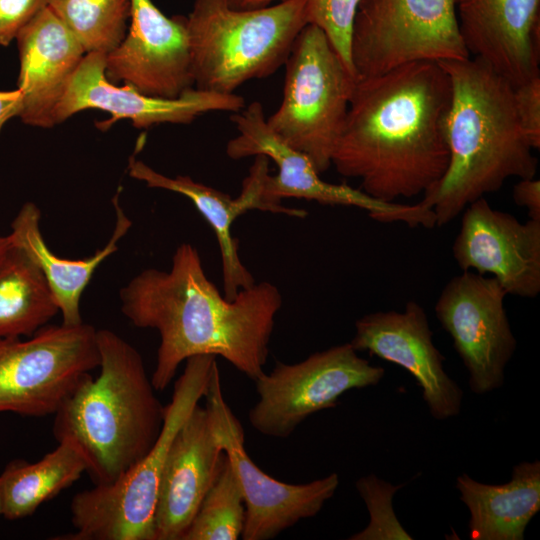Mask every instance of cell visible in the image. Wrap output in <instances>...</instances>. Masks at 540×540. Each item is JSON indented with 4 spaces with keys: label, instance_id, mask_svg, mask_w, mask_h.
Returning a JSON list of instances; mask_svg holds the SVG:
<instances>
[{
    "label": "cell",
    "instance_id": "2e32d148",
    "mask_svg": "<svg viewBox=\"0 0 540 540\" xmlns=\"http://www.w3.org/2000/svg\"><path fill=\"white\" fill-rule=\"evenodd\" d=\"M462 271L490 274L507 295L534 298L540 292V221L520 222L481 197L464 210L452 246Z\"/></svg>",
    "mask_w": 540,
    "mask_h": 540
},
{
    "label": "cell",
    "instance_id": "d6a6232c",
    "mask_svg": "<svg viewBox=\"0 0 540 540\" xmlns=\"http://www.w3.org/2000/svg\"><path fill=\"white\" fill-rule=\"evenodd\" d=\"M21 109L22 93L18 88L0 91V132L7 121L13 117H19Z\"/></svg>",
    "mask_w": 540,
    "mask_h": 540
},
{
    "label": "cell",
    "instance_id": "9c48e42d",
    "mask_svg": "<svg viewBox=\"0 0 540 540\" xmlns=\"http://www.w3.org/2000/svg\"><path fill=\"white\" fill-rule=\"evenodd\" d=\"M459 0H361L351 36L358 78L417 61L469 58L461 37Z\"/></svg>",
    "mask_w": 540,
    "mask_h": 540
},
{
    "label": "cell",
    "instance_id": "3957f363",
    "mask_svg": "<svg viewBox=\"0 0 540 540\" xmlns=\"http://www.w3.org/2000/svg\"><path fill=\"white\" fill-rule=\"evenodd\" d=\"M452 85L447 121L449 164L422 205L443 226L511 177L533 178L537 158L520 125L514 87L483 61H440Z\"/></svg>",
    "mask_w": 540,
    "mask_h": 540
},
{
    "label": "cell",
    "instance_id": "5b68a950",
    "mask_svg": "<svg viewBox=\"0 0 540 540\" xmlns=\"http://www.w3.org/2000/svg\"><path fill=\"white\" fill-rule=\"evenodd\" d=\"M308 24L307 0L240 10L226 0H195L186 16L194 87L232 94L273 75Z\"/></svg>",
    "mask_w": 540,
    "mask_h": 540
},
{
    "label": "cell",
    "instance_id": "d6986e66",
    "mask_svg": "<svg viewBox=\"0 0 540 540\" xmlns=\"http://www.w3.org/2000/svg\"><path fill=\"white\" fill-rule=\"evenodd\" d=\"M224 455L207 409L198 403L176 432L167 453L154 516L155 540L183 539Z\"/></svg>",
    "mask_w": 540,
    "mask_h": 540
},
{
    "label": "cell",
    "instance_id": "277c9868",
    "mask_svg": "<svg viewBox=\"0 0 540 540\" xmlns=\"http://www.w3.org/2000/svg\"><path fill=\"white\" fill-rule=\"evenodd\" d=\"M100 372L85 377L53 415L57 441L80 448L93 485H107L155 444L165 406L156 397L139 351L115 332L97 330Z\"/></svg>",
    "mask_w": 540,
    "mask_h": 540
},
{
    "label": "cell",
    "instance_id": "4dcf8cb0",
    "mask_svg": "<svg viewBox=\"0 0 540 540\" xmlns=\"http://www.w3.org/2000/svg\"><path fill=\"white\" fill-rule=\"evenodd\" d=\"M48 0H0V45L8 46Z\"/></svg>",
    "mask_w": 540,
    "mask_h": 540
},
{
    "label": "cell",
    "instance_id": "ac0fdd59",
    "mask_svg": "<svg viewBox=\"0 0 540 540\" xmlns=\"http://www.w3.org/2000/svg\"><path fill=\"white\" fill-rule=\"evenodd\" d=\"M457 16L470 57L513 87L540 75V0H459Z\"/></svg>",
    "mask_w": 540,
    "mask_h": 540
},
{
    "label": "cell",
    "instance_id": "8992f818",
    "mask_svg": "<svg viewBox=\"0 0 540 540\" xmlns=\"http://www.w3.org/2000/svg\"><path fill=\"white\" fill-rule=\"evenodd\" d=\"M185 362L151 450L114 482L75 494L70 505L74 531L55 539L155 540V509L170 444L204 397L217 365L216 356L209 354L195 355Z\"/></svg>",
    "mask_w": 540,
    "mask_h": 540
},
{
    "label": "cell",
    "instance_id": "ffe728a7",
    "mask_svg": "<svg viewBox=\"0 0 540 540\" xmlns=\"http://www.w3.org/2000/svg\"><path fill=\"white\" fill-rule=\"evenodd\" d=\"M243 180L240 194L232 198L228 194L193 180L190 176L163 175L134 156L129 158V175L150 188L164 189L187 197L211 226L215 233L222 264L223 295L234 300L242 289L254 285L255 279L239 255V241L233 237V222L249 210L267 211L262 195L264 176L269 172V160L257 155Z\"/></svg>",
    "mask_w": 540,
    "mask_h": 540
},
{
    "label": "cell",
    "instance_id": "7a4b0ae2",
    "mask_svg": "<svg viewBox=\"0 0 540 540\" xmlns=\"http://www.w3.org/2000/svg\"><path fill=\"white\" fill-rule=\"evenodd\" d=\"M119 296L121 311L134 326L160 335L151 376L156 391L167 388L179 365L195 355L220 356L253 381L264 373L282 306L276 285L255 283L228 300L206 275L198 250L182 243L169 270L141 271Z\"/></svg>",
    "mask_w": 540,
    "mask_h": 540
},
{
    "label": "cell",
    "instance_id": "f546056e",
    "mask_svg": "<svg viewBox=\"0 0 540 540\" xmlns=\"http://www.w3.org/2000/svg\"><path fill=\"white\" fill-rule=\"evenodd\" d=\"M516 113L533 149L540 148V75L514 87Z\"/></svg>",
    "mask_w": 540,
    "mask_h": 540
},
{
    "label": "cell",
    "instance_id": "ba28073f",
    "mask_svg": "<svg viewBox=\"0 0 540 540\" xmlns=\"http://www.w3.org/2000/svg\"><path fill=\"white\" fill-rule=\"evenodd\" d=\"M230 120L238 135L226 145L228 157L238 160L264 155L278 168L276 175L267 173L263 181V197L270 212L296 218L306 217L307 211L285 207L281 202L283 198H297L322 205L357 207L367 211L372 219L379 222H404L410 227L422 226L428 229L436 226L434 211L420 202L415 205L383 202L361 189L323 180L306 154L288 145L271 130L260 102H251L239 112L233 113Z\"/></svg>",
    "mask_w": 540,
    "mask_h": 540
},
{
    "label": "cell",
    "instance_id": "7c38bea8",
    "mask_svg": "<svg viewBox=\"0 0 540 540\" xmlns=\"http://www.w3.org/2000/svg\"><path fill=\"white\" fill-rule=\"evenodd\" d=\"M212 431L235 473L245 505L243 540H269L317 515L338 486L337 473L305 484L281 482L261 470L245 449L244 430L225 401L218 364L206 392Z\"/></svg>",
    "mask_w": 540,
    "mask_h": 540
},
{
    "label": "cell",
    "instance_id": "836d02e7",
    "mask_svg": "<svg viewBox=\"0 0 540 540\" xmlns=\"http://www.w3.org/2000/svg\"><path fill=\"white\" fill-rule=\"evenodd\" d=\"M234 9L247 10L266 7L285 0H226Z\"/></svg>",
    "mask_w": 540,
    "mask_h": 540
},
{
    "label": "cell",
    "instance_id": "d4e9b609",
    "mask_svg": "<svg viewBox=\"0 0 540 540\" xmlns=\"http://www.w3.org/2000/svg\"><path fill=\"white\" fill-rule=\"evenodd\" d=\"M58 312L43 273L13 244L0 264V338L30 337Z\"/></svg>",
    "mask_w": 540,
    "mask_h": 540
},
{
    "label": "cell",
    "instance_id": "4fadbf2b",
    "mask_svg": "<svg viewBox=\"0 0 540 540\" xmlns=\"http://www.w3.org/2000/svg\"><path fill=\"white\" fill-rule=\"evenodd\" d=\"M506 292L491 276L463 271L442 289L435 313L469 373V388L483 395L500 388L517 341L504 300Z\"/></svg>",
    "mask_w": 540,
    "mask_h": 540
},
{
    "label": "cell",
    "instance_id": "5bb4252c",
    "mask_svg": "<svg viewBox=\"0 0 540 540\" xmlns=\"http://www.w3.org/2000/svg\"><path fill=\"white\" fill-rule=\"evenodd\" d=\"M106 54L89 52L71 75L54 110L55 125L75 113L99 109L111 115L100 123L107 129L120 119L130 120L137 128H150L164 123L190 124L205 113L239 112L245 99L235 93L222 94L195 87L174 99L144 94L129 84L117 86L105 75Z\"/></svg>",
    "mask_w": 540,
    "mask_h": 540
},
{
    "label": "cell",
    "instance_id": "603a6c76",
    "mask_svg": "<svg viewBox=\"0 0 540 540\" xmlns=\"http://www.w3.org/2000/svg\"><path fill=\"white\" fill-rule=\"evenodd\" d=\"M460 500L469 510L471 540H523L540 510V462L513 466L504 484H485L463 473L456 479Z\"/></svg>",
    "mask_w": 540,
    "mask_h": 540
},
{
    "label": "cell",
    "instance_id": "cb8c5ba5",
    "mask_svg": "<svg viewBox=\"0 0 540 540\" xmlns=\"http://www.w3.org/2000/svg\"><path fill=\"white\" fill-rule=\"evenodd\" d=\"M86 472L78 445L61 439L57 447L36 462L14 460L0 474L2 516L18 520L33 514L44 502L70 487Z\"/></svg>",
    "mask_w": 540,
    "mask_h": 540
},
{
    "label": "cell",
    "instance_id": "e0dca14e",
    "mask_svg": "<svg viewBox=\"0 0 540 540\" xmlns=\"http://www.w3.org/2000/svg\"><path fill=\"white\" fill-rule=\"evenodd\" d=\"M425 310L415 301L403 311H378L359 318L350 344L404 368L422 390L431 416L446 420L460 413L463 391L444 370V356L432 339Z\"/></svg>",
    "mask_w": 540,
    "mask_h": 540
},
{
    "label": "cell",
    "instance_id": "30bf717a",
    "mask_svg": "<svg viewBox=\"0 0 540 540\" xmlns=\"http://www.w3.org/2000/svg\"><path fill=\"white\" fill-rule=\"evenodd\" d=\"M86 323L46 325L34 335L0 338V413L54 415L100 358Z\"/></svg>",
    "mask_w": 540,
    "mask_h": 540
},
{
    "label": "cell",
    "instance_id": "4316f807",
    "mask_svg": "<svg viewBox=\"0 0 540 540\" xmlns=\"http://www.w3.org/2000/svg\"><path fill=\"white\" fill-rule=\"evenodd\" d=\"M245 522L239 483L226 456L182 540H237Z\"/></svg>",
    "mask_w": 540,
    "mask_h": 540
},
{
    "label": "cell",
    "instance_id": "484cf974",
    "mask_svg": "<svg viewBox=\"0 0 540 540\" xmlns=\"http://www.w3.org/2000/svg\"><path fill=\"white\" fill-rule=\"evenodd\" d=\"M47 6L76 35L86 53L107 54L126 35L131 0H48Z\"/></svg>",
    "mask_w": 540,
    "mask_h": 540
},
{
    "label": "cell",
    "instance_id": "9a60e30c",
    "mask_svg": "<svg viewBox=\"0 0 540 540\" xmlns=\"http://www.w3.org/2000/svg\"><path fill=\"white\" fill-rule=\"evenodd\" d=\"M130 25L105 57V75L140 92L174 99L194 87L186 16L167 17L152 0H131Z\"/></svg>",
    "mask_w": 540,
    "mask_h": 540
},
{
    "label": "cell",
    "instance_id": "e575fe53",
    "mask_svg": "<svg viewBox=\"0 0 540 540\" xmlns=\"http://www.w3.org/2000/svg\"><path fill=\"white\" fill-rule=\"evenodd\" d=\"M13 246L12 238L9 235L7 236H1L0 235V264L5 259L7 253Z\"/></svg>",
    "mask_w": 540,
    "mask_h": 540
},
{
    "label": "cell",
    "instance_id": "52a82bcc",
    "mask_svg": "<svg viewBox=\"0 0 540 540\" xmlns=\"http://www.w3.org/2000/svg\"><path fill=\"white\" fill-rule=\"evenodd\" d=\"M285 67L282 101L267 124L321 174L331 166L358 77L313 24L296 37Z\"/></svg>",
    "mask_w": 540,
    "mask_h": 540
},
{
    "label": "cell",
    "instance_id": "83f0119b",
    "mask_svg": "<svg viewBox=\"0 0 540 540\" xmlns=\"http://www.w3.org/2000/svg\"><path fill=\"white\" fill-rule=\"evenodd\" d=\"M356 490L370 515L369 524L350 540H411V535L397 519L392 500L402 485H392L374 474L359 478Z\"/></svg>",
    "mask_w": 540,
    "mask_h": 540
},
{
    "label": "cell",
    "instance_id": "1f68e13d",
    "mask_svg": "<svg viewBox=\"0 0 540 540\" xmlns=\"http://www.w3.org/2000/svg\"><path fill=\"white\" fill-rule=\"evenodd\" d=\"M512 198L516 205L527 209L529 219L540 221L539 179H520L513 187Z\"/></svg>",
    "mask_w": 540,
    "mask_h": 540
},
{
    "label": "cell",
    "instance_id": "7402d4cb",
    "mask_svg": "<svg viewBox=\"0 0 540 540\" xmlns=\"http://www.w3.org/2000/svg\"><path fill=\"white\" fill-rule=\"evenodd\" d=\"M116 223L108 243L92 256L66 259L53 253L41 230V212L32 202L25 203L11 223L13 244L23 249L43 273L62 315V324L75 326L83 323L80 298L97 267L118 249V242L126 235L132 221L121 209L118 197L113 198Z\"/></svg>",
    "mask_w": 540,
    "mask_h": 540
},
{
    "label": "cell",
    "instance_id": "d590c367",
    "mask_svg": "<svg viewBox=\"0 0 540 540\" xmlns=\"http://www.w3.org/2000/svg\"><path fill=\"white\" fill-rule=\"evenodd\" d=\"M2 509H3V502H2V492H1V486H0V515H2Z\"/></svg>",
    "mask_w": 540,
    "mask_h": 540
},
{
    "label": "cell",
    "instance_id": "44dd1931",
    "mask_svg": "<svg viewBox=\"0 0 540 540\" xmlns=\"http://www.w3.org/2000/svg\"><path fill=\"white\" fill-rule=\"evenodd\" d=\"M23 123L50 128L68 80L86 51L76 35L47 6L16 36Z\"/></svg>",
    "mask_w": 540,
    "mask_h": 540
},
{
    "label": "cell",
    "instance_id": "6da1fadb",
    "mask_svg": "<svg viewBox=\"0 0 540 540\" xmlns=\"http://www.w3.org/2000/svg\"><path fill=\"white\" fill-rule=\"evenodd\" d=\"M451 98L450 77L436 61L358 78L331 165L383 202L425 194L448 168Z\"/></svg>",
    "mask_w": 540,
    "mask_h": 540
},
{
    "label": "cell",
    "instance_id": "8fae6325",
    "mask_svg": "<svg viewBox=\"0 0 540 540\" xmlns=\"http://www.w3.org/2000/svg\"><path fill=\"white\" fill-rule=\"evenodd\" d=\"M385 374L349 343L318 351L301 362L280 361L256 380L257 403L250 409L251 426L260 434L287 438L312 414L335 407L352 389L377 385Z\"/></svg>",
    "mask_w": 540,
    "mask_h": 540
},
{
    "label": "cell",
    "instance_id": "f1b7e54d",
    "mask_svg": "<svg viewBox=\"0 0 540 540\" xmlns=\"http://www.w3.org/2000/svg\"><path fill=\"white\" fill-rule=\"evenodd\" d=\"M360 2L361 0H307L308 24H313L324 32L345 65L355 75L350 48Z\"/></svg>",
    "mask_w": 540,
    "mask_h": 540
}]
</instances>
